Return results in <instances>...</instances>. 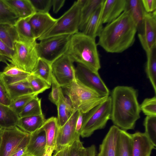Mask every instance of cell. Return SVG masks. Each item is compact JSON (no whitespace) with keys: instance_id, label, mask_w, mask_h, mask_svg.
Segmentation results:
<instances>
[{"instance_id":"6da1fadb","label":"cell","mask_w":156,"mask_h":156,"mask_svg":"<svg viewBox=\"0 0 156 156\" xmlns=\"http://www.w3.org/2000/svg\"><path fill=\"white\" fill-rule=\"evenodd\" d=\"M137 31L132 19L127 12L124 11L103 27L97 45L108 53H122L133 44Z\"/></svg>"},{"instance_id":"7a4b0ae2","label":"cell","mask_w":156,"mask_h":156,"mask_svg":"<svg viewBox=\"0 0 156 156\" xmlns=\"http://www.w3.org/2000/svg\"><path fill=\"white\" fill-rule=\"evenodd\" d=\"M110 119L114 125L126 131L133 129L140 118L138 92L133 87L119 86L112 90Z\"/></svg>"},{"instance_id":"3957f363","label":"cell","mask_w":156,"mask_h":156,"mask_svg":"<svg viewBox=\"0 0 156 156\" xmlns=\"http://www.w3.org/2000/svg\"><path fill=\"white\" fill-rule=\"evenodd\" d=\"M97 46L95 39L79 32L72 35L65 54L73 62L98 72L101 65Z\"/></svg>"},{"instance_id":"277c9868","label":"cell","mask_w":156,"mask_h":156,"mask_svg":"<svg viewBox=\"0 0 156 156\" xmlns=\"http://www.w3.org/2000/svg\"><path fill=\"white\" fill-rule=\"evenodd\" d=\"M64 88L65 93L72 104L73 112L80 111L83 114L104 102L108 97L101 95L76 77L70 85Z\"/></svg>"},{"instance_id":"5b68a950","label":"cell","mask_w":156,"mask_h":156,"mask_svg":"<svg viewBox=\"0 0 156 156\" xmlns=\"http://www.w3.org/2000/svg\"><path fill=\"white\" fill-rule=\"evenodd\" d=\"M86 0H78L60 18L54 25L37 40L62 35H73L79 32L81 11Z\"/></svg>"},{"instance_id":"8992f818","label":"cell","mask_w":156,"mask_h":156,"mask_svg":"<svg viewBox=\"0 0 156 156\" xmlns=\"http://www.w3.org/2000/svg\"><path fill=\"white\" fill-rule=\"evenodd\" d=\"M112 101L110 96L104 102L85 114L80 136L83 138L90 136L97 130L104 129L110 119Z\"/></svg>"},{"instance_id":"52a82bcc","label":"cell","mask_w":156,"mask_h":156,"mask_svg":"<svg viewBox=\"0 0 156 156\" xmlns=\"http://www.w3.org/2000/svg\"><path fill=\"white\" fill-rule=\"evenodd\" d=\"M37 43L36 41L19 39L15 43L12 58L7 60L21 69L31 73L39 58Z\"/></svg>"},{"instance_id":"ba28073f","label":"cell","mask_w":156,"mask_h":156,"mask_svg":"<svg viewBox=\"0 0 156 156\" xmlns=\"http://www.w3.org/2000/svg\"><path fill=\"white\" fill-rule=\"evenodd\" d=\"M71 35H62L51 37L37 43L36 49L39 58L51 64L66 52Z\"/></svg>"},{"instance_id":"9c48e42d","label":"cell","mask_w":156,"mask_h":156,"mask_svg":"<svg viewBox=\"0 0 156 156\" xmlns=\"http://www.w3.org/2000/svg\"><path fill=\"white\" fill-rule=\"evenodd\" d=\"M73 62L65 54L51 64L52 76L61 87L69 86L76 78Z\"/></svg>"},{"instance_id":"30bf717a","label":"cell","mask_w":156,"mask_h":156,"mask_svg":"<svg viewBox=\"0 0 156 156\" xmlns=\"http://www.w3.org/2000/svg\"><path fill=\"white\" fill-rule=\"evenodd\" d=\"M75 76L83 84L102 96H109V90L98 72H95L77 63L75 68Z\"/></svg>"},{"instance_id":"8fae6325","label":"cell","mask_w":156,"mask_h":156,"mask_svg":"<svg viewBox=\"0 0 156 156\" xmlns=\"http://www.w3.org/2000/svg\"><path fill=\"white\" fill-rule=\"evenodd\" d=\"M3 129L0 156H10L28 133L17 126Z\"/></svg>"},{"instance_id":"7c38bea8","label":"cell","mask_w":156,"mask_h":156,"mask_svg":"<svg viewBox=\"0 0 156 156\" xmlns=\"http://www.w3.org/2000/svg\"><path fill=\"white\" fill-rule=\"evenodd\" d=\"M138 36L146 52L156 44V10L145 13L143 30L141 33L138 34Z\"/></svg>"},{"instance_id":"4fadbf2b","label":"cell","mask_w":156,"mask_h":156,"mask_svg":"<svg viewBox=\"0 0 156 156\" xmlns=\"http://www.w3.org/2000/svg\"><path fill=\"white\" fill-rule=\"evenodd\" d=\"M78 114V111L73 112L66 123L59 128L55 151H59L69 146L76 138L75 128Z\"/></svg>"},{"instance_id":"5bb4252c","label":"cell","mask_w":156,"mask_h":156,"mask_svg":"<svg viewBox=\"0 0 156 156\" xmlns=\"http://www.w3.org/2000/svg\"><path fill=\"white\" fill-rule=\"evenodd\" d=\"M36 40L49 30L56 23L57 19L48 13H36L28 19Z\"/></svg>"},{"instance_id":"9a60e30c","label":"cell","mask_w":156,"mask_h":156,"mask_svg":"<svg viewBox=\"0 0 156 156\" xmlns=\"http://www.w3.org/2000/svg\"><path fill=\"white\" fill-rule=\"evenodd\" d=\"M132 146L131 156H151L156 149L145 133L137 132L131 134Z\"/></svg>"},{"instance_id":"2e32d148","label":"cell","mask_w":156,"mask_h":156,"mask_svg":"<svg viewBox=\"0 0 156 156\" xmlns=\"http://www.w3.org/2000/svg\"><path fill=\"white\" fill-rule=\"evenodd\" d=\"M126 0H105L101 14L102 23H108L117 18L124 11Z\"/></svg>"},{"instance_id":"e0dca14e","label":"cell","mask_w":156,"mask_h":156,"mask_svg":"<svg viewBox=\"0 0 156 156\" xmlns=\"http://www.w3.org/2000/svg\"><path fill=\"white\" fill-rule=\"evenodd\" d=\"M46 144L45 133L41 128L30 134L27 152L33 156H43L46 150Z\"/></svg>"},{"instance_id":"ac0fdd59","label":"cell","mask_w":156,"mask_h":156,"mask_svg":"<svg viewBox=\"0 0 156 156\" xmlns=\"http://www.w3.org/2000/svg\"><path fill=\"white\" fill-rule=\"evenodd\" d=\"M120 129L113 125L110 128L99 147L96 156H115L117 140Z\"/></svg>"},{"instance_id":"d6986e66","label":"cell","mask_w":156,"mask_h":156,"mask_svg":"<svg viewBox=\"0 0 156 156\" xmlns=\"http://www.w3.org/2000/svg\"><path fill=\"white\" fill-rule=\"evenodd\" d=\"M124 11L130 16L135 24L138 33L142 31L144 16L146 12L144 8L141 0H126Z\"/></svg>"},{"instance_id":"ffe728a7","label":"cell","mask_w":156,"mask_h":156,"mask_svg":"<svg viewBox=\"0 0 156 156\" xmlns=\"http://www.w3.org/2000/svg\"><path fill=\"white\" fill-rule=\"evenodd\" d=\"M6 64L3 71L0 72V79L5 85L26 80L31 74L13 64Z\"/></svg>"},{"instance_id":"44dd1931","label":"cell","mask_w":156,"mask_h":156,"mask_svg":"<svg viewBox=\"0 0 156 156\" xmlns=\"http://www.w3.org/2000/svg\"><path fill=\"white\" fill-rule=\"evenodd\" d=\"M104 1L93 14L81 32L94 39L99 37L104 27L101 16Z\"/></svg>"},{"instance_id":"7402d4cb","label":"cell","mask_w":156,"mask_h":156,"mask_svg":"<svg viewBox=\"0 0 156 156\" xmlns=\"http://www.w3.org/2000/svg\"><path fill=\"white\" fill-rule=\"evenodd\" d=\"M41 128L45 131L46 134V149L50 147L55 151L59 129L57 118L51 117L46 119Z\"/></svg>"},{"instance_id":"603a6c76","label":"cell","mask_w":156,"mask_h":156,"mask_svg":"<svg viewBox=\"0 0 156 156\" xmlns=\"http://www.w3.org/2000/svg\"><path fill=\"white\" fill-rule=\"evenodd\" d=\"M19 18L29 19L36 12L30 0H5Z\"/></svg>"},{"instance_id":"cb8c5ba5","label":"cell","mask_w":156,"mask_h":156,"mask_svg":"<svg viewBox=\"0 0 156 156\" xmlns=\"http://www.w3.org/2000/svg\"><path fill=\"white\" fill-rule=\"evenodd\" d=\"M45 120L43 114L19 118L16 126L23 131L31 134L41 128Z\"/></svg>"},{"instance_id":"d4e9b609","label":"cell","mask_w":156,"mask_h":156,"mask_svg":"<svg viewBox=\"0 0 156 156\" xmlns=\"http://www.w3.org/2000/svg\"><path fill=\"white\" fill-rule=\"evenodd\" d=\"M132 146L131 134L120 129L116 145L115 156H131Z\"/></svg>"},{"instance_id":"484cf974","label":"cell","mask_w":156,"mask_h":156,"mask_svg":"<svg viewBox=\"0 0 156 156\" xmlns=\"http://www.w3.org/2000/svg\"><path fill=\"white\" fill-rule=\"evenodd\" d=\"M58 122L59 128L68 121L73 112L72 104L68 98L65 97L62 91L57 105Z\"/></svg>"},{"instance_id":"4316f807","label":"cell","mask_w":156,"mask_h":156,"mask_svg":"<svg viewBox=\"0 0 156 156\" xmlns=\"http://www.w3.org/2000/svg\"><path fill=\"white\" fill-rule=\"evenodd\" d=\"M147 57L145 71L156 94V44L146 52Z\"/></svg>"},{"instance_id":"83f0119b","label":"cell","mask_w":156,"mask_h":156,"mask_svg":"<svg viewBox=\"0 0 156 156\" xmlns=\"http://www.w3.org/2000/svg\"><path fill=\"white\" fill-rule=\"evenodd\" d=\"M19 115L8 106L0 103V128L8 129L16 126Z\"/></svg>"},{"instance_id":"f1b7e54d","label":"cell","mask_w":156,"mask_h":156,"mask_svg":"<svg viewBox=\"0 0 156 156\" xmlns=\"http://www.w3.org/2000/svg\"><path fill=\"white\" fill-rule=\"evenodd\" d=\"M0 39L9 48L14 50L15 43L20 39L14 25L0 23Z\"/></svg>"},{"instance_id":"f546056e","label":"cell","mask_w":156,"mask_h":156,"mask_svg":"<svg viewBox=\"0 0 156 156\" xmlns=\"http://www.w3.org/2000/svg\"><path fill=\"white\" fill-rule=\"evenodd\" d=\"M104 0H86L81 11L79 30L82 32L92 15Z\"/></svg>"},{"instance_id":"4dcf8cb0","label":"cell","mask_w":156,"mask_h":156,"mask_svg":"<svg viewBox=\"0 0 156 156\" xmlns=\"http://www.w3.org/2000/svg\"><path fill=\"white\" fill-rule=\"evenodd\" d=\"M5 86L11 101L21 96L34 94L30 87L27 79Z\"/></svg>"},{"instance_id":"1f68e13d","label":"cell","mask_w":156,"mask_h":156,"mask_svg":"<svg viewBox=\"0 0 156 156\" xmlns=\"http://www.w3.org/2000/svg\"><path fill=\"white\" fill-rule=\"evenodd\" d=\"M51 64L47 61L39 58L31 73L41 78L51 86L52 76Z\"/></svg>"},{"instance_id":"d6a6232c","label":"cell","mask_w":156,"mask_h":156,"mask_svg":"<svg viewBox=\"0 0 156 156\" xmlns=\"http://www.w3.org/2000/svg\"><path fill=\"white\" fill-rule=\"evenodd\" d=\"M28 19L19 18L14 25L20 39L29 41H36Z\"/></svg>"},{"instance_id":"836d02e7","label":"cell","mask_w":156,"mask_h":156,"mask_svg":"<svg viewBox=\"0 0 156 156\" xmlns=\"http://www.w3.org/2000/svg\"><path fill=\"white\" fill-rule=\"evenodd\" d=\"M19 18L5 0H0V23L14 25Z\"/></svg>"},{"instance_id":"e575fe53","label":"cell","mask_w":156,"mask_h":156,"mask_svg":"<svg viewBox=\"0 0 156 156\" xmlns=\"http://www.w3.org/2000/svg\"><path fill=\"white\" fill-rule=\"evenodd\" d=\"M41 99L37 96L26 105L18 115L19 118L43 114L41 108Z\"/></svg>"},{"instance_id":"d590c367","label":"cell","mask_w":156,"mask_h":156,"mask_svg":"<svg viewBox=\"0 0 156 156\" xmlns=\"http://www.w3.org/2000/svg\"><path fill=\"white\" fill-rule=\"evenodd\" d=\"M27 80L33 93L37 95L51 86L43 80L31 73L28 77Z\"/></svg>"},{"instance_id":"8d00e7d4","label":"cell","mask_w":156,"mask_h":156,"mask_svg":"<svg viewBox=\"0 0 156 156\" xmlns=\"http://www.w3.org/2000/svg\"><path fill=\"white\" fill-rule=\"evenodd\" d=\"M144 125L145 129L144 133L156 147V116H147Z\"/></svg>"},{"instance_id":"74e56055","label":"cell","mask_w":156,"mask_h":156,"mask_svg":"<svg viewBox=\"0 0 156 156\" xmlns=\"http://www.w3.org/2000/svg\"><path fill=\"white\" fill-rule=\"evenodd\" d=\"M37 96L32 94L20 96L12 100L9 106L18 115L28 102Z\"/></svg>"},{"instance_id":"f35d334b","label":"cell","mask_w":156,"mask_h":156,"mask_svg":"<svg viewBox=\"0 0 156 156\" xmlns=\"http://www.w3.org/2000/svg\"><path fill=\"white\" fill-rule=\"evenodd\" d=\"M141 111L148 116H156V96L145 99L140 105Z\"/></svg>"},{"instance_id":"ab89813d","label":"cell","mask_w":156,"mask_h":156,"mask_svg":"<svg viewBox=\"0 0 156 156\" xmlns=\"http://www.w3.org/2000/svg\"><path fill=\"white\" fill-rule=\"evenodd\" d=\"M85 151L80 137L76 138L68 146V156H85Z\"/></svg>"},{"instance_id":"60d3db41","label":"cell","mask_w":156,"mask_h":156,"mask_svg":"<svg viewBox=\"0 0 156 156\" xmlns=\"http://www.w3.org/2000/svg\"><path fill=\"white\" fill-rule=\"evenodd\" d=\"M36 13H48L52 6V0H30Z\"/></svg>"},{"instance_id":"b9f144b4","label":"cell","mask_w":156,"mask_h":156,"mask_svg":"<svg viewBox=\"0 0 156 156\" xmlns=\"http://www.w3.org/2000/svg\"><path fill=\"white\" fill-rule=\"evenodd\" d=\"M51 85V90L49 95V99L51 101L56 105L62 90V87L58 85L53 76Z\"/></svg>"},{"instance_id":"7bdbcfd3","label":"cell","mask_w":156,"mask_h":156,"mask_svg":"<svg viewBox=\"0 0 156 156\" xmlns=\"http://www.w3.org/2000/svg\"><path fill=\"white\" fill-rule=\"evenodd\" d=\"M11 101L5 85L0 79V103L9 106Z\"/></svg>"},{"instance_id":"ee69618b","label":"cell","mask_w":156,"mask_h":156,"mask_svg":"<svg viewBox=\"0 0 156 156\" xmlns=\"http://www.w3.org/2000/svg\"><path fill=\"white\" fill-rule=\"evenodd\" d=\"M14 51L9 48L0 39V55L7 59H11Z\"/></svg>"},{"instance_id":"f6af8a7d","label":"cell","mask_w":156,"mask_h":156,"mask_svg":"<svg viewBox=\"0 0 156 156\" xmlns=\"http://www.w3.org/2000/svg\"><path fill=\"white\" fill-rule=\"evenodd\" d=\"M141 2L147 13L152 12L156 10V0H141Z\"/></svg>"},{"instance_id":"bcb514c9","label":"cell","mask_w":156,"mask_h":156,"mask_svg":"<svg viewBox=\"0 0 156 156\" xmlns=\"http://www.w3.org/2000/svg\"><path fill=\"white\" fill-rule=\"evenodd\" d=\"M85 114L79 111V114L76 122L75 133L76 138L80 137L83 126V120Z\"/></svg>"},{"instance_id":"7dc6e473","label":"cell","mask_w":156,"mask_h":156,"mask_svg":"<svg viewBox=\"0 0 156 156\" xmlns=\"http://www.w3.org/2000/svg\"><path fill=\"white\" fill-rule=\"evenodd\" d=\"M65 2V0H52L53 12L57 13L63 6Z\"/></svg>"},{"instance_id":"c3c4849f","label":"cell","mask_w":156,"mask_h":156,"mask_svg":"<svg viewBox=\"0 0 156 156\" xmlns=\"http://www.w3.org/2000/svg\"><path fill=\"white\" fill-rule=\"evenodd\" d=\"M96 148L94 144L86 148L85 156H96Z\"/></svg>"},{"instance_id":"681fc988","label":"cell","mask_w":156,"mask_h":156,"mask_svg":"<svg viewBox=\"0 0 156 156\" xmlns=\"http://www.w3.org/2000/svg\"><path fill=\"white\" fill-rule=\"evenodd\" d=\"M54 150L50 147L46 148L45 152L43 156H52V153Z\"/></svg>"},{"instance_id":"f907efd6","label":"cell","mask_w":156,"mask_h":156,"mask_svg":"<svg viewBox=\"0 0 156 156\" xmlns=\"http://www.w3.org/2000/svg\"><path fill=\"white\" fill-rule=\"evenodd\" d=\"M68 146L60 151V156H68Z\"/></svg>"},{"instance_id":"816d5d0a","label":"cell","mask_w":156,"mask_h":156,"mask_svg":"<svg viewBox=\"0 0 156 156\" xmlns=\"http://www.w3.org/2000/svg\"><path fill=\"white\" fill-rule=\"evenodd\" d=\"M6 60H7V59L5 58L0 55V62H3L6 63L7 62Z\"/></svg>"},{"instance_id":"f5cc1de1","label":"cell","mask_w":156,"mask_h":156,"mask_svg":"<svg viewBox=\"0 0 156 156\" xmlns=\"http://www.w3.org/2000/svg\"><path fill=\"white\" fill-rule=\"evenodd\" d=\"M3 129L0 128V145L2 141V133Z\"/></svg>"},{"instance_id":"db71d44e","label":"cell","mask_w":156,"mask_h":156,"mask_svg":"<svg viewBox=\"0 0 156 156\" xmlns=\"http://www.w3.org/2000/svg\"><path fill=\"white\" fill-rule=\"evenodd\" d=\"M53 156H60V151L57 152L55 151Z\"/></svg>"},{"instance_id":"11a10c76","label":"cell","mask_w":156,"mask_h":156,"mask_svg":"<svg viewBox=\"0 0 156 156\" xmlns=\"http://www.w3.org/2000/svg\"><path fill=\"white\" fill-rule=\"evenodd\" d=\"M22 156H33L30 154L28 153H26L22 155Z\"/></svg>"}]
</instances>
